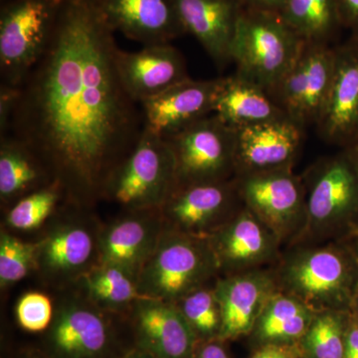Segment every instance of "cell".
<instances>
[{
    "instance_id": "cell-1",
    "label": "cell",
    "mask_w": 358,
    "mask_h": 358,
    "mask_svg": "<svg viewBox=\"0 0 358 358\" xmlns=\"http://www.w3.org/2000/svg\"><path fill=\"white\" fill-rule=\"evenodd\" d=\"M115 33L103 0H62L46 50L17 87L9 124L78 206L105 199L145 129L120 76Z\"/></svg>"
},
{
    "instance_id": "cell-2",
    "label": "cell",
    "mask_w": 358,
    "mask_h": 358,
    "mask_svg": "<svg viewBox=\"0 0 358 358\" xmlns=\"http://www.w3.org/2000/svg\"><path fill=\"white\" fill-rule=\"evenodd\" d=\"M274 268L279 289L315 312L352 310L358 262L345 242L291 245Z\"/></svg>"
},
{
    "instance_id": "cell-3",
    "label": "cell",
    "mask_w": 358,
    "mask_h": 358,
    "mask_svg": "<svg viewBox=\"0 0 358 358\" xmlns=\"http://www.w3.org/2000/svg\"><path fill=\"white\" fill-rule=\"evenodd\" d=\"M301 178L308 220L298 243L343 241L357 232L358 167L345 152L319 160Z\"/></svg>"
},
{
    "instance_id": "cell-4",
    "label": "cell",
    "mask_w": 358,
    "mask_h": 358,
    "mask_svg": "<svg viewBox=\"0 0 358 358\" xmlns=\"http://www.w3.org/2000/svg\"><path fill=\"white\" fill-rule=\"evenodd\" d=\"M219 274L208 238L192 236L166 225L136 282L147 298L176 303L195 289L208 286Z\"/></svg>"
},
{
    "instance_id": "cell-5",
    "label": "cell",
    "mask_w": 358,
    "mask_h": 358,
    "mask_svg": "<svg viewBox=\"0 0 358 358\" xmlns=\"http://www.w3.org/2000/svg\"><path fill=\"white\" fill-rule=\"evenodd\" d=\"M301 38L271 11L240 13L231 45L236 74L272 94L303 50Z\"/></svg>"
},
{
    "instance_id": "cell-6",
    "label": "cell",
    "mask_w": 358,
    "mask_h": 358,
    "mask_svg": "<svg viewBox=\"0 0 358 358\" xmlns=\"http://www.w3.org/2000/svg\"><path fill=\"white\" fill-rule=\"evenodd\" d=\"M176 186V157L169 141L147 128L113 174L105 199L128 210L160 209Z\"/></svg>"
},
{
    "instance_id": "cell-7",
    "label": "cell",
    "mask_w": 358,
    "mask_h": 358,
    "mask_svg": "<svg viewBox=\"0 0 358 358\" xmlns=\"http://www.w3.org/2000/svg\"><path fill=\"white\" fill-rule=\"evenodd\" d=\"M62 0H9L0 13L1 84L18 87L43 55Z\"/></svg>"
},
{
    "instance_id": "cell-8",
    "label": "cell",
    "mask_w": 358,
    "mask_h": 358,
    "mask_svg": "<svg viewBox=\"0 0 358 358\" xmlns=\"http://www.w3.org/2000/svg\"><path fill=\"white\" fill-rule=\"evenodd\" d=\"M244 206L279 237L285 247L298 243L307 227L303 178L293 169L236 176Z\"/></svg>"
},
{
    "instance_id": "cell-9",
    "label": "cell",
    "mask_w": 358,
    "mask_h": 358,
    "mask_svg": "<svg viewBox=\"0 0 358 358\" xmlns=\"http://www.w3.org/2000/svg\"><path fill=\"white\" fill-rule=\"evenodd\" d=\"M236 136V129L213 114L166 138L176 157V186L234 178Z\"/></svg>"
},
{
    "instance_id": "cell-10",
    "label": "cell",
    "mask_w": 358,
    "mask_h": 358,
    "mask_svg": "<svg viewBox=\"0 0 358 358\" xmlns=\"http://www.w3.org/2000/svg\"><path fill=\"white\" fill-rule=\"evenodd\" d=\"M336 68V49L306 42L300 56L271 96L287 117L305 128L317 124L326 108Z\"/></svg>"
},
{
    "instance_id": "cell-11",
    "label": "cell",
    "mask_w": 358,
    "mask_h": 358,
    "mask_svg": "<svg viewBox=\"0 0 358 358\" xmlns=\"http://www.w3.org/2000/svg\"><path fill=\"white\" fill-rule=\"evenodd\" d=\"M244 206L235 178L174 188L162 205L169 227L192 236L209 238Z\"/></svg>"
},
{
    "instance_id": "cell-12",
    "label": "cell",
    "mask_w": 358,
    "mask_h": 358,
    "mask_svg": "<svg viewBox=\"0 0 358 358\" xmlns=\"http://www.w3.org/2000/svg\"><path fill=\"white\" fill-rule=\"evenodd\" d=\"M208 240L222 275L274 267L284 248L279 237L245 206Z\"/></svg>"
},
{
    "instance_id": "cell-13",
    "label": "cell",
    "mask_w": 358,
    "mask_h": 358,
    "mask_svg": "<svg viewBox=\"0 0 358 358\" xmlns=\"http://www.w3.org/2000/svg\"><path fill=\"white\" fill-rule=\"evenodd\" d=\"M303 129L284 117L236 129L234 178L293 169L303 145Z\"/></svg>"
},
{
    "instance_id": "cell-14",
    "label": "cell",
    "mask_w": 358,
    "mask_h": 358,
    "mask_svg": "<svg viewBox=\"0 0 358 358\" xmlns=\"http://www.w3.org/2000/svg\"><path fill=\"white\" fill-rule=\"evenodd\" d=\"M225 78L187 79L141 103L145 128L169 138L214 113Z\"/></svg>"
},
{
    "instance_id": "cell-15",
    "label": "cell",
    "mask_w": 358,
    "mask_h": 358,
    "mask_svg": "<svg viewBox=\"0 0 358 358\" xmlns=\"http://www.w3.org/2000/svg\"><path fill=\"white\" fill-rule=\"evenodd\" d=\"M222 310L220 339L249 336L268 299L279 289L274 267L218 277L214 284Z\"/></svg>"
},
{
    "instance_id": "cell-16",
    "label": "cell",
    "mask_w": 358,
    "mask_h": 358,
    "mask_svg": "<svg viewBox=\"0 0 358 358\" xmlns=\"http://www.w3.org/2000/svg\"><path fill=\"white\" fill-rule=\"evenodd\" d=\"M129 211L99 237V259L102 265L121 268L138 280L166 229V221L160 209Z\"/></svg>"
},
{
    "instance_id": "cell-17",
    "label": "cell",
    "mask_w": 358,
    "mask_h": 358,
    "mask_svg": "<svg viewBox=\"0 0 358 358\" xmlns=\"http://www.w3.org/2000/svg\"><path fill=\"white\" fill-rule=\"evenodd\" d=\"M134 327L140 350L155 358H194L199 341L176 303L138 301Z\"/></svg>"
},
{
    "instance_id": "cell-18",
    "label": "cell",
    "mask_w": 358,
    "mask_h": 358,
    "mask_svg": "<svg viewBox=\"0 0 358 358\" xmlns=\"http://www.w3.org/2000/svg\"><path fill=\"white\" fill-rule=\"evenodd\" d=\"M117 64L124 88L140 105L189 79L185 57L171 43L148 45L136 52L120 48Z\"/></svg>"
},
{
    "instance_id": "cell-19",
    "label": "cell",
    "mask_w": 358,
    "mask_h": 358,
    "mask_svg": "<svg viewBox=\"0 0 358 358\" xmlns=\"http://www.w3.org/2000/svg\"><path fill=\"white\" fill-rule=\"evenodd\" d=\"M331 145L348 147L358 134V44L336 49L333 85L319 122Z\"/></svg>"
},
{
    "instance_id": "cell-20",
    "label": "cell",
    "mask_w": 358,
    "mask_h": 358,
    "mask_svg": "<svg viewBox=\"0 0 358 358\" xmlns=\"http://www.w3.org/2000/svg\"><path fill=\"white\" fill-rule=\"evenodd\" d=\"M110 329L96 308L67 301L52 320L49 343L58 358H100L110 343Z\"/></svg>"
},
{
    "instance_id": "cell-21",
    "label": "cell",
    "mask_w": 358,
    "mask_h": 358,
    "mask_svg": "<svg viewBox=\"0 0 358 358\" xmlns=\"http://www.w3.org/2000/svg\"><path fill=\"white\" fill-rule=\"evenodd\" d=\"M115 31L143 46L171 43L185 33L171 0H103Z\"/></svg>"
},
{
    "instance_id": "cell-22",
    "label": "cell",
    "mask_w": 358,
    "mask_h": 358,
    "mask_svg": "<svg viewBox=\"0 0 358 358\" xmlns=\"http://www.w3.org/2000/svg\"><path fill=\"white\" fill-rule=\"evenodd\" d=\"M185 32L192 33L219 68L231 60L240 13L233 0H171Z\"/></svg>"
},
{
    "instance_id": "cell-23",
    "label": "cell",
    "mask_w": 358,
    "mask_h": 358,
    "mask_svg": "<svg viewBox=\"0 0 358 358\" xmlns=\"http://www.w3.org/2000/svg\"><path fill=\"white\" fill-rule=\"evenodd\" d=\"M214 115L236 129L286 117L270 93L238 74L224 80Z\"/></svg>"
},
{
    "instance_id": "cell-24",
    "label": "cell",
    "mask_w": 358,
    "mask_h": 358,
    "mask_svg": "<svg viewBox=\"0 0 358 358\" xmlns=\"http://www.w3.org/2000/svg\"><path fill=\"white\" fill-rule=\"evenodd\" d=\"M315 310L278 289L268 299L252 329L256 348L268 345H296L307 333Z\"/></svg>"
},
{
    "instance_id": "cell-25",
    "label": "cell",
    "mask_w": 358,
    "mask_h": 358,
    "mask_svg": "<svg viewBox=\"0 0 358 358\" xmlns=\"http://www.w3.org/2000/svg\"><path fill=\"white\" fill-rule=\"evenodd\" d=\"M95 248V238L86 227L62 226L40 242L37 265L51 277H74L89 265Z\"/></svg>"
},
{
    "instance_id": "cell-26",
    "label": "cell",
    "mask_w": 358,
    "mask_h": 358,
    "mask_svg": "<svg viewBox=\"0 0 358 358\" xmlns=\"http://www.w3.org/2000/svg\"><path fill=\"white\" fill-rule=\"evenodd\" d=\"M42 162L27 145L11 134L0 136V199L13 204L52 182Z\"/></svg>"
},
{
    "instance_id": "cell-27",
    "label": "cell",
    "mask_w": 358,
    "mask_h": 358,
    "mask_svg": "<svg viewBox=\"0 0 358 358\" xmlns=\"http://www.w3.org/2000/svg\"><path fill=\"white\" fill-rule=\"evenodd\" d=\"M84 278L91 300L102 307L117 310L147 299L141 294L136 278L121 268L100 264Z\"/></svg>"
},
{
    "instance_id": "cell-28",
    "label": "cell",
    "mask_w": 358,
    "mask_h": 358,
    "mask_svg": "<svg viewBox=\"0 0 358 358\" xmlns=\"http://www.w3.org/2000/svg\"><path fill=\"white\" fill-rule=\"evenodd\" d=\"M350 312L326 310L315 313L301 339L303 358H343Z\"/></svg>"
},
{
    "instance_id": "cell-29",
    "label": "cell",
    "mask_w": 358,
    "mask_h": 358,
    "mask_svg": "<svg viewBox=\"0 0 358 358\" xmlns=\"http://www.w3.org/2000/svg\"><path fill=\"white\" fill-rule=\"evenodd\" d=\"M279 15L301 39L324 43L336 21V0H285Z\"/></svg>"
},
{
    "instance_id": "cell-30",
    "label": "cell",
    "mask_w": 358,
    "mask_h": 358,
    "mask_svg": "<svg viewBox=\"0 0 358 358\" xmlns=\"http://www.w3.org/2000/svg\"><path fill=\"white\" fill-rule=\"evenodd\" d=\"M199 343L220 339L222 310L214 285L195 289L176 303Z\"/></svg>"
},
{
    "instance_id": "cell-31",
    "label": "cell",
    "mask_w": 358,
    "mask_h": 358,
    "mask_svg": "<svg viewBox=\"0 0 358 358\" xmlns=\"http://www.w3.org/2000/svg\"><path fill=\"white\" fill-rule=\"evenodd\" d=\"M64 199L62 186L57 181H52L14 202L7 213L6 222L14 229H36L50 217Z\"/></svg>"
},
{
    "instance_id": "cell-32",
    "label": "cell",
    "mask_w": 358,
    "mask_h": 358,
    "mask_svg": "<svg viewBox=\"0 0 358 358\" xmlns=\"http://www.w3.org/2000/svg\"><path fill=\"white\" fill-rule=\"evenodd\" d=\"M39 243H27L2 232L0 238V282L2 288L21 281L37 265Z\"/></svg>"
},
{
    "instance_id": "cell-33",
    "label": "cell",
    "mask_w": 358,
    "mask_h": 358,
    "mask_svg": "<svg viewBox=\"0 0 358 358\" xmlns=\"http://www.w3.org/2000/svg\"><path fill=\"white\" fill-rule=\"evenodd\" d=\"M18 324L25 331L38 333L50 326L53 307L50 299L41 293H27L18 301L16 308Z\"/></svg>"
},
{
    "instance_id": "cell-34",
    "label": "cell",
    "mask_w": 358,
    "mask_h": 358,
    "mask_svg": "<svg viewBox=\"0 0 358 358\" xmlns=\"http://www.w3.org/2000/svg\"><path fill=\"white\" fill-rule=\"evenodd\" d=\"M18 88L0 85V136L8 134L11 115L17 100Z\"/></svg>"
},
{
    "instance_id": "cell-35",
    "label": "cell",
    "mask_w": 358,
    "mask_h": 358,
    "mask_svg": "<svg viewBox=\"0 0 358 358\" xmlns=\"http://www.w3.org/2000/svg\"><path fill=\"white\" fill-rule=\"evenodd\" d=\"M250 358H303L300 345H268L256 348Z\"/></svg>"
},
{
    "instance_id": "cell-36",
    "label": "cell",
    "mask_w": 358,
    "mask_h": 358,
    "mask_svg": "<svg viewBox=\"0 0 358 358\" xmlns=\"http://www.w3.org/2000/svg\"><path fill=\"white\" fill-rule=\"evenodd\" d=\"M343 358H358V320L350 312Z\"/></svg>"
},
{
    "instance_id": "cell-37",
    "label": "cell",
    "mask_w": 358,
    "mask_h": 358,
    "mask_svg": "<svg viewBox=\"0 0 358 358\" xmlns=\"http://www.w3.org/2000/svg\"><path fill=\"white\" fill-rule=\"evenodd\" d=\"M221 339L199 343L194 358H229Z\"/></svg>"
},
{
    "instance_id": "cell-38",
    "label": "cell",
    "mask_w": 358,
    "mask_h": 358,
    "mask_svg": "<svg viewBox=\"0 0 358 358\" xmlns=\"http://www.w3.org/2000/svg\"><path fill=\"white\" fill-rule=\"evenodd\" d=\"M345 17L352 23L358 24V0H338Z\"/></svg>"
},
{
    "instance_id": "cell-39",
    "label": "cell",
    "mask_w": 358,
    "mask_h": 358,
    "mask_svg": "<svg viewBox=\"0 0 358 358\" xmlns=\"http://www.w3.org/2000/svg\"><path fill=\"white\" fill-rule=\"evenodd\" d=\"M249 1L260 10L280 13L285 0H249Z\"/></svg>"
},
{
    "instance_id": "cell-40",
    "label": "cell",
    "mask_w": 358,
    "mask_h": 358,
    "mask_svg": "<svg viewBox=\"0 0 358 358\" xmlns=\"http://www.w3.org/2000/svg\"><path fill=\"white\" fill-rule=\"evenodd\" d=\"M345 152L355 162V166L358 167V134L355 136V140L346 147Z\"/></svg>"
},
{
    "instance_id": "cell-41",
    "label": "cell",
    "mask_w": 358,
    "mask_h": 358,
    "mask_svg": "<svg viewBox=\"0 0 358 358\" xmlns=\"http://www.w3.org/2000/svg\"><path fill=\"white\" fill-rule=\"evenodd\" d=\"M343 241L345 242V244L352 250L353 255L357 258L358 262V231L355 234H352V236L343 240Z\"/></svg>"
},
{
    "instance_id": "cell-42",
    "label": "cell",
    "mask_w": 358,
    "mask_h": 358,
    "mask_svg": "<svg viewBox=\"0 0 358 358\" xmlns=\"http://www.w3.org/2000/svg\"><path fill=\"white\" fill-rule=\"evenodd\" d=\"M124 358H155L152 355H150V353L147 352H143V350H138L136 352H134L129 353V355H127Z\"/></svg>"
},
{
    "instance_id": "cell-43",
    "label": "cell",
    "mask_w": 358,
    "mask_h": 358,
    "mask_svg": "<svg viewBox=\"0 0 358 358\" xmlns=\"http://www.w3.org/2000/svg\"><path fill=\"white\" fill-rule=\"evenodd\" d=\"M350 312H352V315L358 320V291L357 294H355V300H353Z\"/></svg>"
},
{
    "instance_id": "cell-44",
    "label": "cell",
    "mask_w": 358,
    "mask_h": 358,
    "mask_svg": "<svg viewBox=\"0 0 358 358\" xmlns=\"http://www.w3.org/2000/svg\"><path fill=\"white\" fill-rule=\"evenodd\" d=\"M27 358H40L38 357H27Z\"/></svg>"
}]
</instances>
